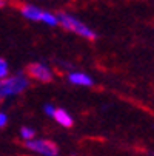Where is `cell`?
<instances>
[{
    "label": "cell",
    "instance_id": "6da1fadb",
    "mask_svg": "<svg viewBox=\"0 0 154 156\" xmlns=\"http://www.w3.org/2000/svg\"><path fill=\"white\" fill-rule=\"evenodd\" d=\"M29 87V80L26 77L25 73H15L9 77H5L0 80V102L6 98H11V96H15V94H20L25 88Z\"/></svg>",
    "mask_w": 154,
    "mask_h": 156
},
{
    "label": "cell",
    "instance_id": "7a4b0ae2",
    "mask_svg": "<svg viewBox=\"0 0 154 156\" xmlns=\"http://www.w3.org/2000/svg\"><path fill=\"white\" fill-rule=\"evenodd\" d=\"M57 20L59 23L71 33H76L80 37H85L88 40H96L97 39V33L93 31L88 25H85L83 22H80L79 19H76L74 16L68 14V12H59L57 14Z\"/></svg>",
    "mask_w": 154,
    "mask_h": 156
},
{
    "label": "cell",
    "instance_id": "3957f363",
    "mask_svg": "<svg viewBox=\"0 0 154 156\" xmlns=\"http://www.w3.org/2000/svg\"><path fill=\"white\" fill-rule=\"evenodd\" d=\"M25 147L37 154L42 156H57L59 154V145L48 139H31L25 142Z\"/></svg>",
    "mask_w": 154,
    "mask_h": 156
},
{
    "label": "cell",
    "instance_id": "277c9868",
    "mask_svg": "<svg viewBox=\"0 0 154 156\" xmlns=\"http://www.w3.org/2000/svg\"><path fill=\"white\" fill-rule=\"evenodd\" d=\"M26 73L29 77L39 80V82H51L54 79V73L48 65L42 63V62H33L28 65Z\"/></svg>",
    "mask_w": 154,
    "mask_h": 156
},
{
    "label": "cell",
    "instance_id": "5b68a950",
    "mask_svg": "<svg viewBox=\"0 0 154 156\" xmlns=\"http://www.w3.org/2000/svg\"><path fill=\"white\" fill-rule=\"evenodd\" d=\"M68 80L73 85H79V87H93L94 85V79L82 71H71L68 74Z\"/></svg>",
    "mask_w": 154,
    "mask_h": 156
},
{
    "label": "cell",
    "instance_id": "8992f818",
    "mask_svg": "<svg viewBox=\"0 0 154 156\" xmlns=\"http://www.w3.org/2000/svg\"><path fill=\"white\" fill-rule=\"evenodd\" d=\"M20 12L25 19L33 20V22H42V16H43V9H40L36 5H23L20 8Z\"/></svg>",
    "mask_w": 154,
    "mask_h": 156
},
{
    "label": "cell",
    "instance_id": "52a82bcc",
    "mask_svg": "<svg viewBox=\"0 0 154 156\" xmlns=\"http://www.w3.org/2000/svg\"><path fill=\"white\" fill-rule=\"evenodd\" d=\"M53 119H54L59 125H62V127H65V128H70V127H73V124H74L73 116H71L65 108H56Z\"/></svg>",
    "mask_w": 154,
    "mask_h": 156
},
{
    "label": "cell",
    "instance_id": "ba28073f",
    "mask_svg": "<svg viewBox=\"0 0 154 156\" xmlns=\"http://www.w3.org/2000/svg\"><path fill=\"white\" fill-rule=\"evenodd\" d=\"M42 22H43V23H46V25H50V27H57L59 25L57 14H53V12H48V11H43Z\"/></svg>",
    "mask_w": 154,
    "mask_h": 156
},
{
    "label": "cell",
    "instance_id": "9c48e42d",
    "mask_svg": "<svg viewBox=\"0 0 154 156\" xmlns=\"http://www.w3.org/2000/svg\"><path fill=\"white\" fill-rule=\"evenodd\" d=\"M20 136H22V139H25V142L31 141V139L36 138V130L31 128V127H22L20 128Z\"/></svg>",
    "mask_w": 154,
    "mask_h": 156
},
{
    "label": "cell",
    "instance_id": "30bf717a",
    "mask_svg": "<svg viewBox=\"0 0 154 156\" xmlns=\"http://www.w3.org/2000/svg\"><path fill=\"white\" fill-rule=\"evenodd\" d=\"M8 74H9V65L3 57H0V80L8 77Z\"/></svg>",
    "mask_w": 154,
    "mask_h": 156
},
{
    "label": "cell",
    "instance_id": "8fae6325",
    "mask_svg": "<svg viewBox=\"0 0 154 156\" xmlns=\"http://www.w3.org/2000/svg\"><path fill=\"white\" fill-rule=\"evenodd\" d=\"M43 111H45L46 116L53 118V116H54V111H56V107L51 105V104H45V105H43Z\"/></svg>",
    "mask_w": 154,
    "mask_h": 156
},
{
    "label": "cell",
    "instance_id": "7c38bea8",
    "mask_svg": "<svg viewBox=\"0 0 154 156\" xmlns=\"http://www.w3.org/2000/svg\"><path fill=\"white\" fill-rule=\"evenodd\" d=\"M6 124H8V115L3 113V111H0V128L5 127Z\"/></svg>",
    "mask_w": 154,
    "mask_h": 156
},
{
    "label": "cell",
    "instance_id": "4fadbf2b",
    "mask_svg": "<svg viewBox=\"0 0 154 156\" xmlns=\"http://www.w3.org/2000/svg\"><path fill=\"white\" fill-rule=\"evenodd\" d=\"M6 6V0H0V8H3Z\"/></svg>",
    "mask_w": 154,
    "mask_h": 156
}]
</instances>
